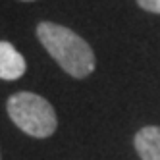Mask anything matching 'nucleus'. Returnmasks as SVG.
Instances as JSON below:
<instances>
[{"label":"nucleus","mask_w":160,"mask_h":160,"mask_svg":"<svg viewBox=\"0 0 160 160\" xmlns=\"http://www.w3.org/2000/svg\"><path fill=\"white\" fill-rule=\"evenodd\" d=\"M37 39L68 75L85 79L95 72V52L91 44L75 31L52 21H41L37 25Z\"/></svg>","instance_id":"f257e3e1"},{"label":"nucleus","mask_w":160,"mask_h":160,"mask_svg":"<svg viewBox=\"0 0 160 160\" xmlns=\"http://www.w3.org/2000/svg\"><path fill=\"white\" fill-rule=\"evenodd\" d=\"M6 112L18 129L35 137V139H47L54 135L58 128V116L54 106L41 95L19 91L12 95L6 102Z\"/></svg>","instance_id":"f03ea898"},{"label":"nucleus","mask_w":160,"mask_h":160,"mask_svg":"<svg viewBox=\"0 0 160 160\" xmlns=\"http://www.w3.org/2000/svg\"><path fill=\"white\" fill-rule=\"evenodd\" d=\"M25 58L18 52V48L8 41H0V79L16 81L25 73Z\"/></svg>","instance_id":"7ed1b4c3"},{"label":"nucleus","mask_w":160,"mask_h":160,"mask_svg":"<svg viewBox=\"0 0 160 160\" xmlns=\"http://www.w3.org/2000/svg\"><path fill=\"white\" fill-rule=\"evenodd\" d=\"M135 151L141 160H160V125H145L135 133Z\"/></svg>","instance_id":"20e7f679"},{"label":"nucleus","mask_w":160,"mask_h":160,"mask_svg":"<svg viewBox=\"0 0 160 160\" xmlns=\"http://www.w3.org/2000/svg\"><path fill=\"white\" fill-rule=\"evenodd\" d=\"M139 8L151 14H160V0H137Z\"/></svg>","instance_id":"39448f33"},{"label":"nucleus","mask_w":160,"mask_h":160,"mask_svg":"<svg viewBox=\"0 0 160 160\" xmlns=\"http://www.w3.org/2000/svg\"><path fill=\"white\" fill-rule=\"evenodd\" d=\"M21 2H35V0H21Z\"/></svg>","instance_id":"423d86ee"}]
</instances>
